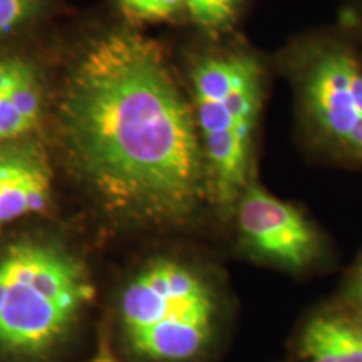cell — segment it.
<instances>
[{"mask_svg": "<svg viewBox=\"0 0 362 362\" xmlns=\"http://www.w3.org/2000/svg\"><path fill=\"white\" fill-rule=\"evenodd\" d=\"M124 17L133 24L173 21L185 11L183 0H117Z\"/></svg>", "mask_w": 362, "mask_h": 362, "instance_id": "cell-9", "label": "cell"}, {"mask_svg": "<svg viewBox=\"0 0 362 362\" xmlns=\"http://www.w3.org/2000/svg\"><path fill=\"white\" fill-rule=\"evenodd\" d=\"M51 185V165L39 143L24 138L0 144V230L42 211Z\"/></svg>", "mask_w": 362, "mask_h": 362, "instance_id": "cell-6", "label": "cell"}, {"mask_svg": "<svg viewBox=\"0 0 362 362\" xmlns=\"http://www.w3.org/2000/svg\"><path fill=\"white\" fill-rule=\"evenodd\" d=\"M37 12V0H0V35L19 29Z\"/></svg>", "mask_w": 362, "mask_h": 362, "instance_id": "cell-11", "label": "cell"}, {"mask_svg": "<svg viewBox=\"0 0 362 362\" xmlns=\"http://www.w3.org/2000/svg\"><path fill=\"white\" fill-rule=\"evenodd\" d=\"M94 298V285L66 248L21 240L0 257V346L37 352L52 346Z\"/></svg>", "mask_w": 362, "mask_h": 362, "instance_id": "cell-2", "label": "cell"}, {"mask_svg": "<svg viewBox=\"0 0 362 362\" xmlns=\"http://www.w3.org/2000/svg\"><path fill=\"white\" fill-rule=\"evenodd\" d=\"M42 111V88L34 67L19 57L0 59V144L24 139Z\"/></svg>", "mask_w": 362, "mask_h": 362, "instance_id": "cell-7", "label": "cell"}, {"mask_svg": "<svg viewBox=\"0 0 362 362\" xmlns=\"http://www.w3.org/2000/svg\"><path fill=\"white\" fill-rule=\"evenodd\" d=\"M349 297L354 304L362 309V265L357 269L349 285Z\"/></svg>", "mask_w": 362, "mask_h": 362, "instance_id": "cell-12", "label": "cell"}, {"mask_svg": "<svg viewBox=\"0 0 362 362\" xmlns=\"http://www.w3.org/2000/svg\"><path fill=\"white\" fill-rule=\"evenodd\" d=\"M57 123L74 170L115 214L181 223L205 198L197 117L153 40L111 33L90 42L62 86Z\"/></svg>", "mask_w": 362, "mask_h": 362, "instance_id": "cell-1", "label": "cell"}, {"mask_svg": "<svg viewBox=\"0 0 362 362\" xmlns=\"http://www.w3.org/2000/svg\"><path fill=\"white\" fill-rule=\"evenodd\" d=\"M304 99L320 131L362 160V64L344 49H327L304 76Z\"/></svg>", "mask_w": 362, "mask_h": 362, "instance_id": "cell-4", "label": "cell"}, {"mask_svg": "<svg viewBox=\"0 0 362 362\" xmlns=\"http://www.w3.org/2000/svg\"><path fill=\"white\" fill-rule=\"evenodd\" d=\"M210 287L187 265L156 259L124 288L121 320L131 347L148 359L180 362L197 356L214 334Z\"/></svg>", "mask_w": 362, "mask_h": 362, "instance_id": "cell-3", "label": "cell"}, {"mask_svg": "<svg viewBox=\"0 0 362 362\" xmlns=\"http://www.w3.org/2000/svg\"><path fill=\"white\" fill-rule=\"evenodd\" d=\"M300 351L309 362H362V339L351 320L320 315L307 324Z\"/></svg>", "mask_w": 362, "mask_h": 362, "instance_id": "cell-8", "label": "cell"}, {"mask_svg": "<svg viewBox=\"0 0 362 362\" xmlns=\"http://www.w3.org/2000/svg\"><path fill=\"white\" fill-rule=\"evenodd\" d=\"M354 324H356L357 330H359V334H361V339H362V319H359V320H357V322H354Z\"/></svg>", "mask_w": 362, "mask_h": 362, "instance_id": "cell-14", "label": "cell"}, {"mask_svg": "<svg viewBox=\"0 0 362 362\" xmlns=\"http://www.w3.org/2000/svg\"><path fill=\"white\" fill-rule=\"evenodd\" d=\"M238 230L253 255L284 269H305L319 253V237L310 221L259 185H248L240 194Z\"/></svg>", "mask_w": 362, "mask_h": 362, "instance_id": "cell-5", "label": "cell"}, {"mask_svg": "<svg viewBox=\"0 0 362 362\" xmlns=\"http://www.w3.org/2000/svg\"><path fill=\"white\" fill-rule=\"evenodd\" d=\"M188 16L205 29H221L232 24L235 13L221 0H183Z\"/></svg>", "mask_w": 362, "mask_h": 362, "instance_id": "cell-10", "label": "cell"}, {"mask_svg": "<svg viewBox=\"0 0 362 362\" xmlns=\"http://www.w3.org/2000/svg\"><path fill=\"white\" fill-rule=\"evenodd\" d=\"M90 362H117V361L115 359V357H112V356L110 354V352H107V351H103L101 354H99L98 357H94V359L90 361Z\"/></svg>", "mask_w": 362, "mask_h": 362, "instance_id": "cell-13", "label": "cell"}]
</instances>
